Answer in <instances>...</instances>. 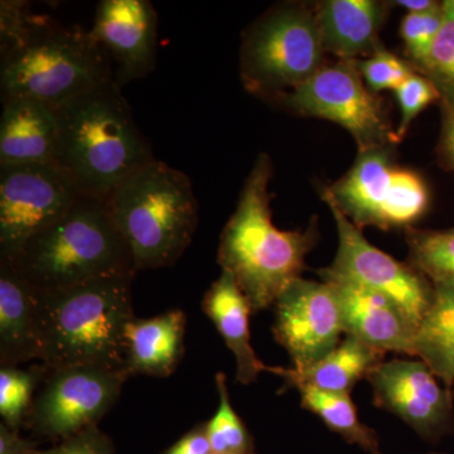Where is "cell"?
<instances>
[{
    "label": "cell",
    "mask_w": 454,
    "mask_h": 454,
    "mask_svg": "<svg viewBox=\"0 0 454 454\" xmlns=\"http://www.w3.org/2000/svg\"><path fill=\"white\" fill-rule=\"evenodd\" d=\"M35 454H114V444L109 435L94 426L64 439L50 450H37Z\"/></svg>",
    "instance_id": "obj_33"
},
{
    "label": "cell",
    "mask_w": 454,
    "mask_h": 454,
    "mask_svg": "<svg viewBox=\"0 0 454 454\" xmlns=\"http://www.w3.org/2000/svg\"><path fill=\"white\" fill-rule=\"evenodd\" d=\"M59 118L56 109L28 98L3 100L0 166L56 163Z\"/></svg>",
    "instance_id": "obj_17"
},
{
    "label": "cell",
    "mask_w": 454,
    "mask_h": 454,
    "mask_svg": "<svg viewBox=\"0 0 454 454\" xmlns=\"http://www.w3.org/2000/svg\"><path fill=\"white\" fill-rule=\"evenodd\" d=\"M134 277L98 278L61 291L35 292L41 363L47 369H125L124 333L134 318Z\"/></svg>",
    "instance_id": "obj_3"
},
{
    "label": "cell",
    "mask_w": 454,
    "mask_h": 454,
    "mask_svg": "<svg viewBox=\"0 0 454 454\" xmlns=\"http://www.w3.org/2000/svg\"><path fill=\"white\" fill-rule=\"evenodd\" d=\"M90 33L112 62L121 88L154 70L158 16L149 0H101Z\"/></svg>",
    "instance_id": "obj_15"
},
{
    "label": "cell",
    "mask_w": 454,
    "mask_h": 454,
    "mask_svg": "<svg viewBox=\"0 0 454 454\" xmlns=\"http://www.w3.org/2000/svg\"><path fill=\"white\" fill-rule=\"evenodd\" d=\"M273 333L303 370L340 345L345 333L342 312L333 289L324 282L298 278L274 303Z\"/></svg>",
    "instance_id": "obj_13"
},
{
    "label": "cell",
    "mask_w": 454,
    "mask_h": 454,
    "mask_svg": "<svg viewBox=\"0 0 454 454\" xmlns=\"http://www.w3.org/2000/svg\"><path fill=\"white\" fill-rule=\"evenodd\" d=\"M387 5L375 0H327L316 8L317 23L325 52L340 61L369 57L380 44L378 33Z\"/></svg>",
    "instance_id": "obj_21"
},
{
    "label": "cell",
    "mask_w": 454,
    "mask_h": 454,
    "mask_svg": "<svg viewBox=\"0 0 454 454\" xmlns=\"http://www.w3.org/2000/svg\"><path fill=\"white\" fill-rule=\"evenodd\" d=\"M219 408L206 423L208 441L214 454H254L252 437L230 400L225 375L216 373Z\"/></svg>",
    "instance_id": "obj_27"
},
{
    "label": "cell",
    "mask_w": 454,
    "mask_h": 454,
    "mask_svg": "<svg viewBox=\"0 0 454 454\" xmlns=\"http://www.w3.org/2000/svg\"><path fill=\"white\" fill-rule=\"evenodd\" d=\"M273 166L267 154L256 158L238 206L221 234L217 262L235 278L253 313L270 309L301 278L307 254L315 247V227L283 231L271 220Z\"/></svg>",
    "instance_id": "obj_1"
},
{
    "label": "cell",
    "mask_w": 454,
    "mask_h": 454,
    "mask_svg": "<svg viewBox=\"0 0 454 454\" xmlns=\"http://www.w3.org/2000/svg\"><path fill=\"white\" fill-rule=\"evenodd\" d=\"M114 80L113 66L91 33L41 18L28 40L2 56V98H28L57 109Z\"/></svg>",
    "instance_id": "obj_6"
},
{
    "label": "cell",
    "mask_w": 454,
    "mask_h": 454,
    "mask_svg": "<svg viewBox=\"0 0 454 454\" xmlns=\"http://www.w3.org/2000/svg\"><path fill=\"white\" fill-rule=\"evenodd\" d=\"M354 64L367 88L372 90L373 94L387 90L395 91L411 74L415 73L411 64L385 50L381 44L372 55L357 59Z\"/></svg>",
    "instance_id": "obj_29"
},
{
    "label": "cell",
    "mask_w": 454,
    "mask_h": 454,
    "mask_svg": "<svg viewBox=\"0 0 454 454\" xmlns=\"http://www.w3.org/2000/svg\"><path fill=\"white\" fill-rule=\"evenodd\" d=\"M399 106L402 119L397 127V138L402 139L411 127L414 119L423 112L430 104L441 98L438 89L434 83L430 82L428 77L423 74L415 73L411 74L402 85L394 91Z\"/></svg>",
    "instance_id": "obj_31"
},
{
    "label": "cell",
    "mask_w": 454,
    "mask_h": 454,
    "mask_svg": "<svg viewBox=\"0 0 454 454\" xmlns=\"http://www.w3.org/2000/svg\"><path fill=\"white\" fill-rule=\"evenodd\" d=\"M450 5H452V8L454 9V0H450Z\"/></svg>",
    "instance_id": "obj_38"
},
{
    "label": "cell",
    "mask_w": 454,
    "mask_h": 454,
    "mask_svg": "<svg viewBox=\"0 0 454 454\" xmlns=\"http://www.w3.org/2000/svg\"><path fill=\"white\" fill-rule=\"evenodd\" d=\"M37 448L13 430L0 423V454H35Z\"/></svg>",
    "instance_id": "obj_35"
},
{
    "label": "cell",
    "mask_w": 454,
    "mask_h": 454,
    "mask_svg": "<svg viewBox=\"0 0 454 454\" xmlns=\"http://www.w3.org/2000/svg\"><path fill=\"white\" fill-rule=\"evenodd\" d=\"M106 203L137 271L175 264L199 226V202L190 178L157 160L122 179Z\"/></svg>",
    "instance_id": "obj_5"
},
{
    "label": "cell",
    "mask_w": 454,
    "mask_h": 454,
    "mask_svg": "<svg viewBox=\"0 0 454 454\" xmlns=\"http://www.w3.org/2000/svg\"><path fill=\"white\" fill-rule=\"evenodd\" d=\"M82 196L57 163L0 166V259L16 258L29 239L64 216Z\"/></svg>",
    "instance_id": "obj_11"
},
{
    "label": "cell",
    "mask_w": 454,
    "mask_h": 454,
    "mask_svg": "<svg viewBox=\"0 0 454 454\" xmlns=\"http://www.w3.org/2000/svg\"><path fill=\"white\" fill-rule=\"evenodd\" d=\"M43 363L20 369L18 366H0V415L2 423L13 430L26 423L31 411L35 391L46 378Z\"/></svg>",
    "instance_id": "obj_26"
},
{
    "label": "cell",
    "mask_w": 454,
    "mask_h": 454,
    "mask_svg": "<svg viewBox=\"0 0 454 454\" xmlns=\"http://www.w3.org/2000/svg\"><path fill=\"white\" fill-rule=\"evenodd\" d=\"M129 378L125 369L101 365L49 369L27 426L35 435L62 441L98 426L116 404Z\"/></svg>",
    "instance_id": "obj_10"
},
{
    "label": "cell",
    "mask_w": 454,
    "mask_h": 454,
    "mask_svg": "<svg viewBox=\"0 0 454 454\" xmlns=\"http://www.w3.org/2000/svg\"><path fill=\"white\" fill-rule=\"evenodd\" d=\"M162 454H214L206 432V423L191 429Z\"/></svg>",
    "instance_id": "obj_34"
},
{
    "label": "cell",
    "mask_w": 454,
    "mask_h": 454,
    "mask_svg": "<svg viewBox=\"0 0 454 454\" xmlns=\"http://www.w3.org/2000/svg\"><path fill=\"white\" fill-rule=\"evenodd\" d=\"M411 264L433 286H454V229L446 231L406 229Z\"/></svg>",
    "instance_id": "obj_25"
},
{
    "label": "cell",
    "mask_w": 454,
    "mask_h": 454,
    "mask_svg": "<svg viewBox=\"0 0 454 454\" xmlns=\"http://www.w3.org/2000/svg\"><path fill=\"white\" fill-rule=\"evenodd\" d=\"M391 146L358 152L352 168L322 193L360 230L409 229L428 208L426 182L414 170L397 166Z\"/></svg>",
    "instance_id": "obj_8"
},
{
    "label": "cell",
    "mask_w": 454,
    "mask_h": 454,
    "mask_svg": "<svg viewBox=\"0 0 454 454\" xmlns=\"http://www.w3.org/2000/svg\"><path fill=\"white\" fill-rule=\"evenodd\" d=\"M444 3V18L420 74L434 83L443 106H454V9Z\"/></svg>",
    "instance_id": "obj_28"
},
{
    "label": "cell",
    "mask_w": 454,
    "mask_h": 454,
    "mask_svg": "<svg viewBox=\"0 0 454 454\" xmlns=\"http://www.w3.org/2000/svg\"><path fill=\"white\" fill-rule=\"evenodd\" d=\"M254 454H255V453H254Z\"/></svg>",
    "instance_id": "obj_40"
},
{
    "label": "cell",
    "mask_w": 454,
    "mask_h": 454,
    "mask_svg": "<svg viewBox=\"0 0 454 454\" xmlns=\"http://www.w3.org/2000/svg\"><path fill=\"white\" fill-rule=\"evenodd\" d=\"M187 318L173 309L153 318H136L124 333L125 369L130 376L168 378L184 354Z\"/></svg>",
    "instance_id": "obj_18"
},
{
    "label": "cell",
    "mask_w": 454,
    "mask_h": 454,
    "mask_svg": "<svg viewBox=\"0 0 454 454\" xmlns=\"http://www.w3.org/2000/svg\"><path fill=\"white\" fill-rule=\"evenodd\" d=\"M325 53L316 9L278 5L244 35L241 79L247 91L278 98L312 79L324 67Z\"/></svg>",
    "instance_id": "obj_7"
},
{
    "label": "cell",
    "mask_w": 454,
    "mask_h": 454,
    "mask_svg": "<svg viewBox=\"0 0 454 454\" xmlns=\"http://www.w3.org/2000/svg\"><path fill=\"white\" fill-rule=\"evenodd\" d=\"M294 389L300 393L301 408L317 415L348 443L360 447L369 454H382L378 435L361 422L349 394L328 393L303 384L297 385Z\"/></svg>",
    "instance_id": "obj_24"
},
{
    "label": "cell",
    "mask_w": 454,
    "mask_h": 454,
    "mask_svg": "<svg viewBox=\"0 0 454 454\" xmlns=\"http://www.w3.org/2000/svg\"><path fill=\"white\" fill-rule=\"evenodd\" d=\"M56 113V163L82 195L106 201L122 179L155 160L115 80L71 98Z\"/></svg>",
    "instance_id": "obj_2"
},
{
    "label": "cell",
    "mask_w": 454,
    "mask_h": 454,
    "mask_svg": "<svg viewBox=\"0 0 454 454\" xmlns=\"http://www.w3.org/2000/svg\"><path fill=\"white\" fill-rule=\"evenodd\" d=\"M444 18V3L423 13H408L402 20L400 35L405 52L413 65L420 67L426 61Z\"/></svg>",
    "instance_id": "obj_30"
},
{
    "label": "cell",
    "mask_w": 454,
    "mask_h": 454,
    "mask_svg": "<svg viewBox=\"0 0 454 454\" xmlns=\"http://www.w3.org/2000/svg\"><path fill=\"white\" fill-rule=\"evenodd\" d=\"M395 4L408 11V13H423L438 7L441 3L433 0H399Z\"/></svg>",
    "instance_id": "obj_37"
},
{
    "label": "cell",
    "mask_w": 454,
    "mask_h": 454,
    "mask_svg": "<svg viewBox=\"0 0 454 454\" xmlns=\"http://www.w3.org/2000/svg\"><path fill=\"white\" fill-rule=\"evenodd\" d=\"M42 17L33 16L29 4L20 0L0 2V51L2 56L20 49L40 23Z\"/></svg>",
    "instance_id": "obj_32"
},
{
    "label": "cell",
    "mask_w": 454,
    "mask_h": 454,
    "mask_svg": "<svg viewBox=\"0 0 454 454\" xmlns=\"http://www.w3.org/2000/svg\"><path fill=\"white\" fill-rule=\"evenodd\" d=\"M202 309L234 354L236 381L250 385L258 380L260 373L271 372L273 367L262 364L254 351L250 337L253 309L232 274L221 271L203 297Z\"/></svg>",
    "instance_id": "obj_19"
},
{
    "label": "cell",
    "mask_w": 454,
    "mask_h": 454,
    "mask_svg": "<svg viewBox=\"0 0 454 454\" xmlns=\"http://www.w3.org/2000/svg\"><path fill=\"white\" fill-rule=\"evenodd\" d=\"M450 107H454V106H450Z\"/></svg>",
    "instance_id": "obj_39"
},
{
    "label": "cell",
    "mask_w": 454,
    "mask_h": 454,
    "mask_svg": "<svg viewBox=\"0 0 454 454\" xmlns=\"http://www.w3.org/2000/svg\"><path fill=\"white\" fill-rule=\"evenodd\" d=\"M280 98L293 112L345 128L356 140L358 152L400 142L382 101L367 88L354 61L324 65L312 79Z\"/></svg>",
    "instance_id": "obj_9"
},
{
    "label": "cell",
    "mask_w": 454,
    "mask_h": 454,
    "mask_svg": "<svg viewBox=\"0 0 454 454\" xmlns=\"http://www.w3.org/2000/svg\"><path fill=\"white\" fill-rule=\"evenodd\" d=\"M439 155L448 168L454 170V107L444 106L443 130H442Z\"/></svg>",
    "instance_id": "obj_36"
},
{
    "label": "cell",
    "mask_w": 454,
    "mask_h": 454,
    "mask_svg": "<svg viewBox=\"0 0 454 454\" xmlns=\"http://www.w3.org/2000/svg\"><path fill=\"white\" fill-rule=\"evenodd\" d=\"M318 274L336 294L345 334L382 352L413 356L415 328L397 304L330 268L321 269Z\"/></svg>",
    "instance_id": "obj_16"
},
{
    "label": "cell",
    "mask_w": 454,
    "mask_h": 454,
    "mask_svg": "<svg viewBox=\"0 0 454 454\" xmlns=\"http://www.w3.org/2000/svg\"><path fill=\"white\" fill-rule=\"evenodd\" d=\"M11 262L35 293L137 274L129 247L116 229L106 201L86 195L29 239Z\"/></svg>",
    "instance_id": "obj_4"
},
{
    "label": "cell",
    "mask_w": 454,
    "mask_h": 454,
    "mask_svg": "<svg viewBox=\"0 0 454 454\" xmlns=\"http://www.w3.org/2000/svg\"><path fill=\"white\" fill-rule=\"evenodd\" d=\"M385 352L348 336L333 351L303 370L273 367L271 373L282 376L289 387L309 385L322 391L351 394L358 381L367 379L372 370L384 361Z\"/></svg>",
    "instance_id": "obj_22"
},
{
    "label": "cell",
    "mask_w": 454,
    "mask_h": 454,
    "mask_svg": "<svg viewBox=\"0 0 454 454\" xmlns=\"http://www.w3.org/2000/svg\"><path fill=\"white\" fill-rule=\"evenodd\" d=\"M433 300L414 336L419 357L450 389L454 385V286H433Z\"/></svg>",
    "instance_id": "obj_23"
},
{
    "label": "cell",
    "mask_w": 454,
    "mask_h": 454,
    "mask_svg": "<svg viewBox=\"0 0 454 454\" xmlns=\"http://www.w3.org/2000/svg\"><path fill=\"white\" fill-rule=\"evenodd\" d=\"M327 203L339 234V249L331 270L381 293L397 304L414 325L415 333L433 300V284L413 265L397 262L366 240L333 203Z\"/></svg>",
    "instance_id": "obj_12"
},
{
    "label": "cell",
    "mask_w": 454,
    "mask_h": 454,
    "mask_svg": "<svg viewBox=\"0 0 454 454\" xmlns=\"http://www.w3.org/2000/svg\"><path fill=\"white\" fill-rule=\"evenodd\" d=\"M378 408L396 415L418 434L433 439L452 423L453 397L422 360L382 361L366 379Z\"/></svg>",
    "instance_id": "obj_14"
},
{
    "label": "cell",
    "mask_w": 454,
    "mask_h": 454,
    "mask_svg": "<svg viewBox=\"0 0 454 454\" xmlns=\"http://www.w3.org/2000/svg\"><path fill=\"white\" fill-rule=\"evenodd\" d=\"M35 291L11 260L0 259V366L41 361Z\"/></svg>",
    "instance_id": "obj_20"
}]
</instances>
